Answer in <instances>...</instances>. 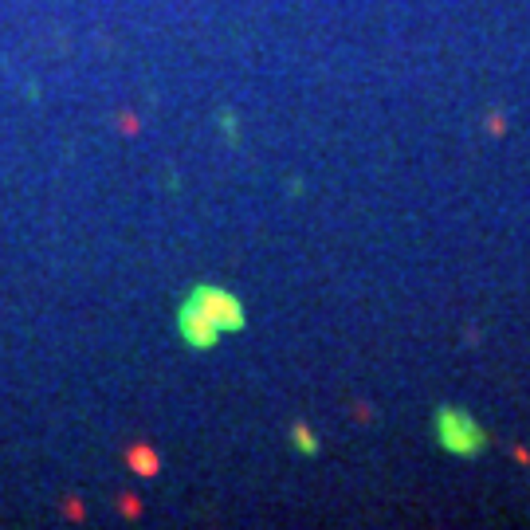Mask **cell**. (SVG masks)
I'll use <instances>...</instances> for the list:
<instances>
[{
    "instance_id": "cell-1",
    "label": "cell",
    "mask_w": 530,
    "mask_h": 530,
    "mask_svg": "<svg viewBox=\"0 0 530 530\" xmlns=\"http://www.w3.org/2000/svg\"><path fill=\"white\" fill-rule=\"evenodd\" d=\"M177 330L193 349H208L217 346L224 334L244 330V307L236 295L220 287H197L185 299L181 314H177Z\"/></svg>"
},
{
    "instance_id": "cell-2",
    "label": "cell",
    "mask_w": 530,
    "mask_h": 530,
    "mask_svg": "<svg viewBox=\"0 0 530 530\" xmlns=\"http://www.w3.org/2000/svg\"><path fill=\"white\" fill-rule=\"evenodd\" d=\"M432 436L436 444L452 452V456H479L487 448V432L479 428V421L471 412L456 409V405H440L432 417Z\"/></svg>"
},
{
    "instance_id": "cell-3",
    "label": "cell",
    "mask_w": 530,
    "mask_h": 530,
    "mask_svg": "<svg viewBox=\"0 0 530 530\" xmlns=\"http://www.w3.org/2000/svg\"><path fill=\"white\" fill-rule=\"evenodd\" d=\"M295 444H299V452H302V456H314V448H318V436H314V432H307V428L299 424V428H295Z\"/></svg>"
}]
</instances>
